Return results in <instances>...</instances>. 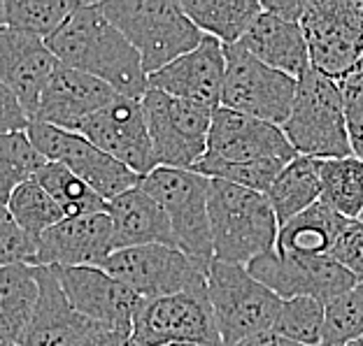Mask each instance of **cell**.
<instances>
[{
  "label": "cell",
  "instance_id": "d6986e66",
  "mask_svg": "<svg viewBox=\"0 0 363 346\" xmlns=\"http://www.w3.org/2000/svg\"><path fill=\"white\" fill-rule=\"evenodd\" d=\"M107 212L63 219L40 237L38 267H103L114 253Z\"/></svg>",
  "mask_w": 363,
  "mask_h": 346
},
{
  "label": "cell",
  "instance_id": "f6af8a7d",
  "mask_svg": "<svg viewBox=\"0 0 363 346\" xmlns=\"http://www.w3.org/2000/svg\"><path fill=\"white\" fill-rule=\"evenodd\" d=\"M359 221H363V214H361V219H359Z\"/></svg>",
  "mask_w": 363,
  "mask_h": 346
},
{
  "label": "cell",
  "instance_id": "8992f818",
  "mask_svg": "<svg viewBox=\"0 0 363 346\" xmlns=\"http://www.w3.org/2000/svg\"><path fill=\"white\" fill-rule=\"evenodd\" d=\"M208 291L224 346H238L275 328L282 298L254 279L245 265L214 260L208 270Z\"/></svg>",
  "mask_w": 363,
  "mask_h": 346
},
{
  "label": "cell",
  "instance_id": "4316f807",
  "mask_svg": "<svg viewBox=\"0 0 363 346\" xmlns=\"http://www.w3.org/2000/svg\"><path fill=\"white\" fill-rule=\"evenodd\" d=\"M182 5L205 35L219 40L224 47L240 45L263 12L257 0H182Z\"/></svg>",
  "mask_w": 363,
  "mask_h": 346
},
{
  "label": "cell",
  "instance_id": "d4e9b609",
  "mask_svg": "<svg viewBox=\"0 0 363 346\" xmlns=\"http://www.w3.org/2000/svg\"><path fill=\"white\" fill-rule=\"evenodd\" d=\"M352 221L337 214L331 204L319 200L298 217L279 226V253H301V256H328Z\"/></svg>",
  "mask_w": 363,
  "mask_h": 346
},
{
  "label": "cell",
  "instance_id": "8fae6325",
  "mask_svg": "<svg viewBox=\"0 0 363 346\" xmlns=\"http://www.w3.org/2000/svg\"><path fill=\"white\" fill-rule=\"evenodd\" d=\"M145 300L208 288V267L198 265L177 246H133L114 251L103 265Z\"/></svg>",
  "mask_w": 363,
  "mask_h": 346
},
{
  "label": "cell",
  "instance_id": "7a4b0ae2",
  "mask_svg": "<svg viewBox=\"0 0 363 346\" xmlns=\"http://www.w3.org/2000/svg\"><path fill=\"white\" fill-rule=\"evenodd\" d=\"M210 224L214 260L230 265H250L275 251L279 221L266 193L212 179Z\"/></svg>",
  "mask_w": 363,
  "mask_h": 346
},
{
  "label": "cell",
  "instance_id": "b9f144b4",
  "mask_svg": "<svg viewBox=\"0 0 363 346\" xmlns=\"http://www.w3.org/2000/svg\"><path fill=\"white\" fill-rule=\"evenodd\" d=\"M350 346H363V337H361V340H357V342H352Z\"/></svg>",
  "mask_w": 363,
  "mask_h": 346
},
{
  "label": "cell",
  "instance_id": "ac0fdd59",
  "mask_svg": "<svg viewBox=\"0 0 363 346\" xmlns=\"http://www.w3.org/2000/svg\"><path fill=\"white\" fill-rule=\"evenodd\" d=\"M226 47L219 40L205 35L194 52L184 54L168 68L152 75L150 88L163 91L179 100L219 110L226 81Z\"/></svg>",
  "mask_w": 363,
  "mask_h": 346
},
{
  "label": "cell",
  "instance_id": "52a82bcc",
  "mask_svg": "<svg viewBox=\"0 0 363 346\" xmlns=\"http://www.w3.org/2000/svg\"><path fill=\"white\" fill-rule=\"evenodd\" d=\"M147 128L159 168L194 170L210 144L214 110L150 88L143 98Z\"/></svg>",
  "mask_w": 363,
  "mask_h": 346
},
{
  "label": "cell",
  "instance_id": "9c48e42d",
  "mask_svg": "<svg viewBox=\"0 0 363 346\" xmlns=\"http://www.w3.org/2000/svg\"><path fill=\"white\" fill-rule=\"evenodd\" d=\"M226 63L221 107L284 126L294 110L298 79L261 63L240 45L226 47Z\"/></svg>",
  "mask_w": 363,
  "mask_h": 346
},
{
  "label": "cell",
  "instance_id": "bcb514c9",
  "mask_svg": "<svg viewBox=\"0 0 363 346\" xmlns=\"http://www.w3.org/2000/svg\"><path fill=\"white\" fill-rule=\"evenodd\" d=\"M126 346H133V344H130V342H128V344H126Z\"/></svg>",
  "mask_w": 363,
  "mask_h": 346
},
{
  "label": "cell",
  "instance_id": "7c38bea8",
  "mask_svg": "<svg viewBox=\"0 0 363 346\" xmlns=\"http://www.w3.org/2000/svg\"><path fill=\"white\" fill-rule=\"evenodd\" d=\"M28 137L49 163H61V166L72 170L107 202L140 186V181H143V177L135 175L133 170L114 161L112 156L101 151L79 133L33 121L28 128Z\"/></svg>",
  "mask_w": 363,
  "mask_h": 346
},
{
  "label": "cell",
  "instance_id": "ba28073f",
  "mask_svg": "<svg viewBox=\"0 0 363 346\" xmlns=\"http://www.w3.org/2000/svg\"><path fill=\"white\" fill-rule=\"evenodd\" d=\"M301 28L321 75L340 81L363 61V0H308Z\"/></svg>",
  "mask_w": 363,
  "mask_h": 346
},
{
  "label": "cell",
  "instance_id": "7bdbcfd3",
  "mask_svg": "<svg viewBox=\"0 0 363 346\" xmlns=\"http://www.w3.org/2000/svg\"><path fill=\"white\" fill-rule=\"evenodd\" d=\"M170 346H198V344H170Z\"/></svg>",
  "mask_w": 363,
  "mask_h": 346
},
{
  "label": "cell",
  "instance_id": "9a60e30c",
  "mask_svg": "<svg viewBox=\"0 0 363 346\" xmlns=\"http://www.w3.org/2000/svg\"><path fill=\"white\" fill-rule=\"evenodd\" d=\"M68 295L70 304L82 316L112 330L133 333V321L143 309L145 298L114 279L103 267H52Z\"/></svg>",
  "mask_w": 363,
  "mask_h": 346
},
{
  "label": "cell",
  "instance_id": "7402d4cb",
  "mask_svg": "<svg viewBox=\"0 0 363 346\" xmlns=\"http://www.w3.org/2000/svg\"><path fill=\"white\" fill-rule=\"evenodd\" d=\"M240 47L257 56L261 63L294 79H301L312 68L301 21H289L266 10L247 30V35L240 40Z\"/></svg>",
  "mask_w": 363,
  "mask_h": 346
},
{
  "label": "cell",
  "instance_id": "74e56055",
  "mask_svg": "<svg viewBox=\"0 0 363 346\" xmlns=\"http://www.w3.org/2000/svg\"><path fill=\"white\" fill-rule=\"evenodd\" d=\"M30 114L26 112V107L19 103L10 88H0V130L3 135L10 133H28L30 128Z\"/></svg>",
  "mask_w": 363,
  "mask_h": 346
},
{
  "label": "cell",
  "instance_id": "60d3db41",
  "mask_svg": "<svg viewBox=\"0 0 363 346\" xmlns=\"http://www.w3.org/2000/svg\"><path fill=\"white\" fill-rule=\"evenodd\" d=\"M238 346H303V344L286 340V337L277 335L275 330H268V333H261V335L250 337V340L240 342Z\"/></svg>",
  "mask_w": 363,
  "mask_h": 346
},
{
  "label": "cell",
  "instance_id": "e0dca14e",
  "mask_svg": "<svg viewBox=\"0 0 363 346\" xmlns=\"http://www.w3.org/2000/svg\"><path fill=\"white\" fill-rule=\"evenodd\" d=\"M59 65L61 61L49 49L47 40L0 28V81L19 98L33 121L38 119L40 100Z\"/></svg>",
  "mask_w": 363,
  "mask_h": 346
},
{
  "label": "cell",
  "instance_id": "277c9868",
  "mask_svg": "<svg viewBox=\"0 0 363 346\" xmlns=\"http://www.w3.org/2000/svg\"><path fill=\"white\" fill-rule=\"evenodd\" d=\"M282 130L298 156L319 161L354 156L342 88L315 68L298 79L294 110Z\"/></svg>",
  "mask_w": 363,
  "mask_h": 346
},
{
  "label": "cell",
  "instance_id": "ee69618b",
  "mask_svg": "<svg viewBox=\"0 0 363 346\" xmlns=\"http://www.w3.org/2000/svg\"><path fill=\"white\" fill-rule=\"evenodd\" d=\"M3 346H14V344H3Z\"/></svg>",
  "mask_w": 363,
  "mask_h": 346
},
{
  "label": "cell",
  "instance_id": "d590c367",
  "mask_svg": "<svg viewBox=\"0 0 363 346\" xmlns=\"http://www.w3.org/2000/svg\"><path fill=\"white\" fill-rule=\"evenodd\" d=\"M345 110H347V123H350V137L354 156L363 158V61L354 68L347 77L340 81Z\"/></svg>",
  "mask_w": 363,
  "mask_h": 346
},
{
  "label": "cell",
  "instance_id": "5bb4252c",
  "mask_svg": "<svg viewBox=\"0 0 363 346\" xmlns=\"http://www.w3.org/2000/svg\"><path fill=\"white\" fill-rule=\"evenodd\" d=\"M77 133L140 177H147L159 168L154 158L145 107L138 98L119 96L114 103L89 117Z\"/></svg>",
  "mask_w": 363,
  "mask_h": 346
},
{
  "label": "cell",
  "instance_id": "6da1fadb",
  "mask_svg": "<svg viewBox=\"0 0 363 346\" xmlns=\"http://www.w3.org/2000/svg\"><path fill=\"white\" fill-rule=\"evenodd\" d=\"M47 45L61 65L105 81L121 96L143 100L150 91L143 56L107 19L101 3H82Z\"/></svg>",
  "mask_w": 363,
  "mask_h": 346
},
{
  "label": "cell",
  "instance_id": "1f68e13d",
  "mask_svg": "<svg viewBox=\"0 0 363 346\" xmlns=\"http://www.w3.org/2000/svg\"><path fill=\"white\" fill-rule=\"evenodd\" d=\"M3 207L10 212V217L16 224L35 237H43L49 228L59 226L65 219L63 209L35 179L16 186L14 193L10 195V200H7Z\"/></svg>",
  "mask_w": 363,
  "mask_h": 346
},
{
  "label": "cell",
  "instance_id": "30bf717a",
  "mask_svg": "<svg viewBox=\"0 0 363 346\" xmlns=\"http://www.w3.org/2000/svg\"><path fill=\"white\" fill-rule=\"evenodd\" d=\"M133 346H170V344H221L217 316H214L210 291H186L168 298L145 300L130 333Z\"/></svg>",
  "mask_w": 363,
  "mask_h": 346
},
{
  "label": "cell",
  "instance_id": "ab89813d",
  "mask_svg": "<svg viewBox=\"0 0 363 346\" xmlns=\"http://www.w3.org/2000/svg\"><path fill=\"white\" fill-rule=\"evenodd\" d=\"M305 5H308V0H263L261 3L266 12L289 21H301L305 14Z\"/></svg>",
  "mask_w": 363,
  "mask_h": 346
},
{
  "label": "cell",
  "instance_id": "4fadbf2b",
  "mask_svg": "<svg viewBox=\"0 0 363 346\" xmlns=\"http://www.w3.org/2000/svg\"><path fill=\"white\" fill-rule=\"evenodd\" d=\"M247 270L282 300L312 298L328 304L357 286V279L331 256L270 251L250 263Z\"/></svg>",
  "mask_w": 363,
  "mask_h": 346
},
{
  "label": "cell",
  "instance_id": "cb8c5ba5",
  "mask_svg": "<svg viewBox=\"0 0 363 346\" xmlns=\"http://www.w3.org/2000/svg\"><path fill=\"white\" fill-rule=\"evenodd\" d=\"M38 304V267L7 265L0 270V337H3V344L26 346Z\"/></svg>",
  "mask_w": 363,
  "mask_h": 346
},
{
  "label": "cell",
  "instance_id": "f1b7e54d",
  "mask_svg": "<svg viewBox=\"0 0 363 346\" xmlns=\"http://www.w3.org/2000/svg\"><path fill=\"white\" fill-rule=\"evenodd\" d=\"M321 200L342 214L345 219L359 221L363 214V158L321 161Z\"/></svg>",
  "mask_w": 363,
  "mask_h": 346
},
{
  "label": "cell",
  "instance_id": "e575fe53",
  "mask_svg": "<svg viewBox=\"0 0 363 346\" xmlns=\"http://www.w3.org/2000/svg\"><path fill=\"white\" fill-rule=\"evenodd\" d=\"M40 258V237L30 235L10 217V212L3 207L0 219V263L7 265H30L38 267Z\"/></svg>",
  "mask_w": 363,
  "mask_h": 346
},
{
  "label": "cell",
  "instance_id": "3957f363",
  "mask_svg": "<svg viewBox=\"0 0 363 346\" xmlns=\"http://www.w3.org/2000/svg\"><path fill=\"white\" fill-rule=\"evenodd\" d=\"M101 7L143 56L147 77L194 52L205 38L177 0H107Z\"/></svg>",
  "mask_w": 363,
  "mask_h": 346
},
{
  "label": "cell",
  "instance_id": "2e32d148",
  "mask_svg": "<svg viewBox=\"0 0 363 346\" xmlns=\"http://www.w3.org/2000/svg\"><path fill=\"white\" fill-rule=\"evenodd\" d=\"M296 149L286 139L282 126L247 117V114L219 107L214 110L210 144L205 158L221 163H261L294 161Z\"/></svg>",
  "mask_w": 363,
  "mask_h": 346
},
{
  "label": "cell",
  "instance_id": "4dcf8cb0",
  "mask_svg": "<svg viewBox=\"0 0 363 346\" xmlns=\"http://www.w3.org/2000/svg\"><path fill=\"white\" fill-rule=\"evenodd\" d=\"M47 158L35 149L28 133H10L0 139V193L3 204L16 186L33 181L47 168Z\"/></svg>",
  "mask_w": 363,
  "mask_h": 346
},
{
  "label": "cell",
  "instance_id": "44dd1931",
  "mask_svg": "<svg viewBox=\"0 0 363 346\" xmlns=\"http://www.w3.org/2000/svg\"><path fill=\"white\" fill-rule=\"evenodd\" d=\"M105 212L112 219L114 251L152 244L177 246V237L168 214L143 186H135L117 195L114 200L107 202Z\"/></svg>",
  "mask_w": 363,
  "mask_h": 346
},
{
  "label": "cell",
  "instance_id": "8d00e7d4",
  "mask_svg": "<svg viewBox=\"0 0 363 346\" xmlns=\"http://www.w3.org/2000/svg\"><path fill=\"white\" fill-rule=\"evenodd\" d=\"M328 256L340 263L357 284H363V221H352Z\"/></svg>",
  "mask_w": 363,
  "mask_h": 346
},
{
  "label": "cell",
  "instance_id": "f35d334b",
  "mask_svg": "<svg viewBox=\"0 0 363 346\" xmlns=\"http://www.w3.org/2000/svg\"><path fill=\"white\" fill-rule=\"evenodd\" d=\"M130 342L128 333L121 330H112V328L98 325L96 330H91L84 340L77 342L75 346H126Z\"/></svg>",
  "mask_w": 363,
  "mask_h": 346
},
{
  "label": "cell",
  "instance_id": "836d02e7",
  "mask_svg": "<svg viewBox=\"0 0 363 346\" xmlns=\"http://www.w3.org/2000/svg\"><path fill=\"white\" fill-rule=\"evenodd\" d=\"M363 337V284L326 304L321 346H350Z\"/></svg>",
  "mask_w": 363,
  "mask_h": 346
},
{
  "label": "cell",
  "instance_id": "ffe728a7",
  "mask_svg": "<svg viewBox=\"0 0 363 346\" xmlns=\"http://www.w3.org/2000/svg\"><path fill=\"white\" fill-rule=\"evenodd\" d=\"M119 96L121 93L107 86L105 81L68 65H59L43 93L35 121L77 133L89 117L114 103Z\"/></svg>",
  "mask_w": 363,
  "mask_h": 346
},
{
  "label": "cell",
  "instance_id": "484cf974",
  "mask_svg": "<svg viewBox=\"0 0 363 346\" xmlns=\"http://www.w3.org/2000/svg\"><path fill=\"white\" fill-rule=\"evenodd\" d=\"M321 161L310 156H296L291 163H286L279 172L275 184L270 186L266 197L277 214L279 226L298 217L305 209L321 200Z\"/></svg>",
  "mask_w": 363,
  "mask_h": 346
},
{
  "label": "cell",
  "instance_id": "603a6c76",
  "mask_svg": "<svg viewBox=\"0 0 363 346\" xmlns=\"http://www.w3.org/2000/svg\"><path fill=\"white\" fill-rule=\"evenodd\" d=\"M38 279L40 304L26 346H75L91 330H96L98 323L82 316L70 304L52 267H38Z\"/></svg>",
  "mask_w": 363,
  "mask_h": 346
},
{
  "label": "cell",
  "instance_id": "f546056e",
  "mask_svg": "<svg viewBox=\"0 0 363 346\" xmlns=\"http://www.w3.org/2000/svg\"><path fill=\"white\" fill-rule=\"evenodd\" d=\"M35 181L45 188L63 209L65 219L86 217V214H101L107 209V200L98 195L86 181H82L75 172L61 163H47V168L35 177Z\"/></svg>",
  "mask_w": 363,
  "mask_h": 346
},
{
  "label": "cell",
  "instance_id": "d6a6232c",
  "mask_svg": "<svg viewBox=\"0 0 363 346\" xmlns=\"http://www.w3.org/2000/svg\"><path fill=\"white\" fill-rule=\"evenodd\" d=\"M324 323H326V304L312 298H294V300H282V307H279V314L272 330L303 346H321Z\"/></svg>",
  "mask_w": 363,
  "mask_h": 346
},
{
  "label": "cell",
  "instance_id": "83f0119b",
  "mask_svg": "<svg viewBox=\"0 0 363 346\" xmlns=\"http://www.w3.org/2000/svg\"><path fill=\"white\" fill-rule=\"evenodd\" d=\"M79 0H3V28L49 40L79 10Z\"/></svg>",
  "mask_w": 363,
  "mask_h": 346
},
{
  "label": "cell",
  "instance_id": "5b68a950",
  "mask_svg": "<svg viewBox=\"0 0 363 346\" xmlns=\"http://www.w3.org/2000/svg\"><path fill=\"white\" fill-rule=\"evenodd\" d=\"M210 184L212 179L201 172L177 168H156L140 181L168 214L179 249L208 270L214 263Z\"/></svg>",
  "mask_w": 363,
  "mask_h": 346
}]
</instances>
